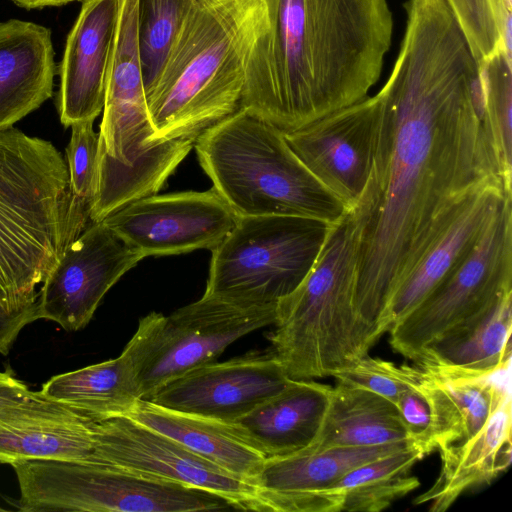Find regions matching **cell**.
Listing matches in <instances>:
<instances>
[{"instance_id": "603a6c76", "label": "cell", "mask_w": 512, "mask_h": 512, "mask_svg": "<svg viewBox=\"0 0 512 512\" xmlns=\"http://www.w3.org/2000/svg\"><path fill=\"white\" fill-rule=\"evenodd\" d=\"M332 386L312 379L290 380L234 423L266 460L285 457L317 440L328 409Z\"/></svg>"}, {"instance_id": "9c48e42d", "label": "cell", "mask_w": 512, "mask_h": 512, "mask_svg": "<svg viewBox=\"0 0 512 512\" xmlns=\"http://www.w3.org/2000/svg\"><path fill=\"white\" fill-rule=\"evenodd\" d=\"M277 304L251 305L205 295L168 316L141 318L125 346L134 363L142 399L204 364L239 338L274 324Z\"/></svg>"}, {"instance_id": "5b68a950", "label": "cell", "mask_w": 512, "mask_h": 512, "mask_svg": "<svg viewBox=\"0 0 512 512\" xmlns=\"http://www.w3.org/2000/svg\"><path fill=\"white\" fill-rule=\"evenodd\" d=\"M69 178L47 140L0 130V303L37 309L42 283L69 245Z\"/></svg>"}, {"instance_id": "6da1fadb", "label": "cell", "mask_w": 512, "mask_h": 512, "mask_svg": "<svg viewBox=\"0 0 512 512\" xmlns=\"http://www.w3.org/2000/svg\"><path fill=\"white\" fill-rule=\"evenodd\" d=\"M404 11L397 58L375 95L370 178L354 206L363 221L356 306L373 330L452 206L486 181H503L478 66L448 3L407 0Z\"/></svg>"}, {"instance_id": "4dcf8cb0", "label": "cell", "mask_w": 512, "mask_h": 512, "mask_svg": "<svg viewBox=\"0 0 512 512\" xmlns=\"http://www.w3.org/2000/svg\"><path fill=\"white\" fill-rule=\"evenodd\" d=\"M477 66L484 127L501 177L512 189V56L501 51Z\"/></svg>"}, {"instance_id": "d6a6232c", "label": "cell", "mask_w": 512, "mask_h": 512, "mask_svg": "<svg viewBox=\"0 0 512 512\" xmlns=\"http://www.w3.org/2000/svg\"><path fill=\"white\" fill-rule=\"evenodd\" d=\"M477 65L504 51L512 56V16L505 0H446Z\"/></svg>"}, {"instance_id": "e0dca14e", "label": "cell", "mask_w": 512, "mask_h": 512, "mask_svg": "<svg viewBox=\"0 0 512 512\" xmlns=\"http://www.w3.org/2000/svg\"><path fill=\"white\" fill-rule=\"evenodd\" d=\"M410 444L403 441L361 448H306L268 459L255 483L261 511L340 512V500L329 493L333 484L354 467Z\"/></svg>"}, {"instance_id": "83f0119b", "label": "cell", "mask_w": 512, "mask_h": 512, "mask_svg": "<svg viewBox=\"0 0 512 512\" xmlns=\"http://www.w3.org/2000/svg\"><path fill=\"white\" fill-rule=\"evenodd\" d=\"M39 392L94 421L128 415L142 399L126 347L116 358L53 376Z\"/></svg>"}, {"instance_id": "60d3db41", "label": "cell", "mask_w": 512, "mask_h": 512, "mask_svg": "<svg viewBox=\"0 0 512 512\" xmlns=\"http://www.w3.org/2000/svg\"><path fill=\"white\" fill-rule=\"evenodd\" d=\"M74 1H77V2H83V1H85V0H72V2H74Z\"/></svg>"}, {"instance_id": "74e56055", "label": "cell", "mask_w": 512, "mask_h": 512, "mask_svg": "<svg viewBox=\"0 0 512 512\" xmlns=\"http://www.w3.org/2000/svg\"><path fill=\"white\" fill-rule=\"evenodd\" d=\"M31 390L8 370L0 372V409L23 400Z\"/></svg>"}, {"instance_id": "44dd1931", "label": "cell", "mask_w": 512, "mask_h": 512, "mask_svg": "<svg viewBox=\"0 0 512 512\" xmlns=\"http://www.w3.org/2000/svg\"><path fill=\"white\" fill-rule=\"evenodd\" d=\"M93 421L39 391H31L23 400L0 409V462H89L94 449Z\"/></svg>"}, {"instance_id": "f1b7e54d", "label": "cell", "mask_w": 512, "mask_h": 512, "mask_svg": "<svg viewBox=\"0 0 512 512\" xmlns=\"http://www.w3.org/2000/svg\"><path fill=\"white\" fill-rule=\"evenodd\" d=\"M511 331L512 291L435 341L415 363L491 371L511 361Z\"/></svg>"}, {"instance_id": "d590c367", "label": "cell", "mask_w": 512, "mask_h": 512, "mask_svg": "<svg viewBox=\"0 0 512 512\" xmlns=\"http://www.w3.org/2000/svg\"><path fill=\"white\" fill-rule=\"evenodd\" d=\"M395 405L407 430L409 440L427 455L432 451L429 445L430 409L419 385L401 393Z\"/></svg>"}, {"instance_id": "e575fe53", "label": "cell", "mask_w": 512, "mask_h": 512, "mask_svg": "<svg viewBox=\"0 0 512 512\" xmlns=\"http://www.w3.org/2000/svg\"><path fill=\"white\" fill-rule=\"evenodd\" d=\"M332 377L337 382L367 389L395 403L402 392L419 385L421 368L418 365H396L366 354Z\"/></svg>"}, {"instance_id": "f35d334b", "label": "cell", "mask_w": 512, "mask_h": 512, "mask_svg": "<svg viewBox=\"0 0 512 512\" xmlns=\"http://www.w3.org/2000/svg\"><path fill=\"white\" fill-rule=\"evenodd\" d=\"M16 4L26 9L42 8L46 6H61L72 0H12Z\"/></svg>"}, {"instance_id": "277c9868", "label": "cell", "mask_w": 512, "mask_h": 512, "mask_svg": "<svg viewBox=\"0 0 512 512\" xmlns=\"http://www.w3.org/2000/svg\"><path fill=\"white\" fill-rule=\"evenodd\" d=\"M362 226L355 207L331 223L303 281L277 303L268 338L289 379L332 377L376 342L356 306Z\"/></svg>"}, {"instance_id": "484cf974", "label": "cell", "mask_w": 512, "mask_h": 512, "mask_svg": "<svg viewBox=\"0 0 512 512\" xmlns=\"http://www.w3.org/2000/svg\"><path fill=\"white\" fill-rule=\"evenodd\" d=\"M197 137L154 141L128 164L111 157L100 143L90 222H100L132 202L156 195L194 147Z\"/></svg>"}, {"instance_id": "d4e9b609", "label": "cell", "mask_w": 512, "mask_h": 512, "mask_svg": "<svg viewBox=\"0 0 512 512\" xmlns=\"http://www.w3.org/2000/svg\"><path fill=\"white\" fill-rule=\"evenodd\" d=\"M127 416L253 485L266 461L234 422L167 409L146 399Z\"/></svg>"}, {"instance_id": "7402d4cb", "label": "cell", "mask_w": 512, "mask_h": 512, "mask_svg": "<svg viewBox=\"0 0 512 512\" xmlns=\"http://www.w3.org/2000/svg\"><path fill=\"white\" fill-rule=\"evenodd\" d=\"M55 72L48 28L16 19L0 23V130L51 97Z\"/></svg>"}, {"instance_id": "836d02e7", "label": "cell", "mask_w": 512, "mask_h": 512, "mask_svg": "<svg viewBox=\"0 0 512 512\" xmlns=\"http://www.w3.org/2000/svg\"><path fill=\"white\" fill-rule=\"evenodd\" d=\"M188 0H137V34L145 93L157 80Z\"/></svg>"}, {"instance_id": "7c38bea8", "label": "cell", "mask_w": 512, "mask_h": 512, "mask_svg": "<svg viewBox=\"0 0 512 512\" xmlns=\"http://www.w3.org/2000/svg\"><path fill=\"white\" fill-rule=\"evenodd\" d=\"M213 187L153 195L132 202L102 221L126 244L147 256L216 248L237 222Z\"/></svg>"}, {"instance_id": "ab89813d", "label": "cell", "mask_w": 512, "mask_h": 512, "mask_svg": "<svg viewBox=\"0 0 512 512\" xmlns=\"http://www.w3.org/2000/svg\"><path fill=\"white\" fill-rule=\"evenodd\" d=\"M510 6H512V0H505Z\"/></svg>"}, {"instance_id": "7a4b0ae2", "label": "cell", "mask_w": 512, "mask_h": 512, "mask_svg": "<svg viewBox=\"0 0 512 512\" xmlns=\"http://www.w3.org/2000/svg\"><path fill=\"white\" fill-rule=\"evenodd\" d=\"M240 107L282 132L368 96L394 31L388 0H267Z\"/></svg>"}, {"instance_id": "9a60e30c", "label": "cell", "mask_w": 512, "mask_h": 512, "mask_svg": "<svg viewBox=\"0 0 512 512\" xmlns=\"http://www.w3.org/2000/svg\"><path fill=\"white\" fill-rule=\"evenodd\" d=\"M290 380L272 352L249 353L192 369L146 400L167 409L234 422Z\"/></svg>"}, {"instance_id": "8fae6325", "label": "cell", "mask_w": 512, "mask_h": 512, "mask_svg": "<svg viewBox=\"0 0 512 512\" xmlns=\"http://www.w3.org/2000/svg\"><path fill=\"white\" fill-rule=\"evenodd\" d=\"M89 462L208 492L230 506L261 511L255 485L125 415L93 421Z\"/></svg>"}, {"instance_id": "8d00e7d4", "label": "cell", "mask_w": 512, "mask_h": 512, "mask_svg": "<svg viewBox=\"0 0 512 512\" xmlns=\"http://www.w3.org/2000/svg\"><path fill=\"white\" fill-rule=\"evenodd\" d=\"M35 320L36 310L15 312L0 303V354L7 355L19 332Z\"/></svg>"}, {"instance_id": "ba28073f", "label": "cell", "mask_w": 512, "mask_h": 512, "mask_svg": "<svg viewBox=\"0 0 512 512\" xmlns=\"http://www.w3.org/2000/svg\"><path fill=\"white\" fill-rule=\"evenodd\" d=\"M23 512H187L230 505L208 492L87 461L29 459L11 464Z\"/></svg>"}, {"instance_id": "5bb4252c", "label": "cell", "mask_w": 512, "mask_h": 512, "mask_svg": "<svg viewBox=\"0 0 512 512\" xmlns=\"http://www.w3.org/2000/svg\"><path fill=\"white\" fill-rule=\"evenodd\" d=\"M377 98L366 97L284 137L304 166L352 209L368 184L375 147Z\"/></svg>"}, {"instance_id": "1f68e13d", "label": "cell", "mask_w": 512, "mask_h": 512, "mask_svg": "<svg viewBox=\"0 0 512 512\" xmlns=\"http://www.w3.org/2000/svg\"><path fill=\"white\" fill-rule=\"evenodd\" d=\"M93 122L83 121L70 126L72 133L66 148L70 193L69 244L88 226L97 190L100 136L94 131Z\"/></svg>"}, {"instance_id": "d6986e66", "label": "cell", "mask_w": 512, "mask_h": 512, "mask_svg": "<svg viewBox=\"0 0 512 512\" xmlns=\"http://www.w3.org/2000/svg\"><path fill=\"white\" fill-rule=\"evenodd\" d=\"M137 34V0H120L110 58L100 143L114 159L130 163L152 142Z\"/></svg>"}, {"instance_id": "f546056e", "label": "cell", "mask_w": 512, "mask_h": 512, "mask_svg": "<svg viewBox=\"0 0 512 512\" xmlns=\"http://www.w3.org/2000/svg\"><path fill=\"white\" fill-rule=\"evenodd\" d=\"M426 455L410 444L349 470L329 493L340 500L341 511H382L420 485L412 469Z\"/></svg>"}, {"instance_id": "52a82bcc", "label": "cell", "mask_w": 512, "mask_h": 512, "mask_svg": "<svg viewBox=\"0 0 512 512\" xmlns=\"http://www.w3.org/2000/svg\"><path fill=\"white\" fill-rule=\"evenodd\" d=\"M329 225L299 215L238 217L212 250L204 294L243 304H277L311 269Z\"/></svg>"}, {"instance_id": "30bf717a", "label": "cell", "mask_w": 512, "mask_h": 512, "mask_svg": "<svg viewBox=\"0 0 512 512\" xmlns=\"http://www.w3.org/2000/svg\"><path fill=\"white\" fill-rule=\"evenodd\" d=\"M512 291V196L507 197L472 249L387 333L391 347L416 362L449 331Z\"/></svg>"}, {"instance_id": "2e32d148", "label": "cell", "mask_w": 512, "mask_h": 512, "mask_svg": "<svg viewBox=\"0 0 512 512\" xmlns=\"http://www.w3.org/2000/svg\"><path fill=\"white\" fill-rule=\"evenodd\" d=\"M509 196L512 189L502 180L493 179L472 188L452 206L393 292L378 323V337L413 310L450 273Z\"/></svg>"}, {"instance_id": "ac0fdd59", "label": "cell", "mask_w": 512, "mask_h": 512, "mask_svg": "<svg viewBox=\"0 0 512 512\" xmlns=\"http://www.w3.org/2000/svg\"><path fill=\"white\" fill-rule=\"evenodd\" d=\"M120 0H85L60 63L58 111L65 127L94 121L103 111Z\"/></svg>"}, {"instance_id": "4316f807", "label": "cell", "mask_w": 512, "mask_h": 512, "mask_svg": "<svg viewBox=\"0 0 512 512\" xmlns=\"http://www.w3.org/2000/svg\"><path fill=\"white\" fill-rule=\"evenodd\" d=\"M410 441L392 401L367 389L337 382L322 429L309 448H361Z\"/></svg>"}, {"instance_id": "4fadbf2b", "label": "cell", "mask_w": 512, "mask_h": 512, "mask_svg": "<svg viewBox=\"0 0 512 512\" xmlns=\"http://www.w3.org/2000/svg\"><path fill=\"white\" fill-rule=\"evenodd\" d=\"M143 258L103 221L91 222L42 282L36 318L67 331L84 328L108 290Z\"/></svg>"}, {"instance_id": "3957f363", "label": "cell", "mask_w": 512, "mask_h": 512, "mask_svg": "<svg viewBox=\"0 0 512 512\" xmlns=\"http://www.w3.org/2000/svg\"><path fill=\"white\" fill-rule=\"evenodd\" d=\"M269 28L267 0H188L146 93L150 142L198 136L237 111L252 53Z\"/></svg>"}, {"instance_id": "cb8c5ba5", "label": "cell", "mask_w": 512, "mask_h": 512, "mask_svg": "<svg viewBox=\"0 0 512 512\" xmlns=\"http://www.w3.org/2000/svg\"><path fill=\"white\" fill-rule=\"evenodd\" d=\"M512 399L506 401L472 437L441 450V469L434 484L414 504L446 511L464 492L488 484L512 461Z\"/></svg>"}, {"instance_id": "ffe728a7", "label": "cell", "mask_w": 512, "mask_h": 512, "mask_svg": "<svg viewBox=\"0 0 512 512\" xmlns=\"http://www.w3.org/2000/svg\"><path fill=\"white\" fill-rule=\"evenodd\" d=\"M430 409L431 451L467 440L511 397V361L484 372L419 365Z\"/></svg>"}, {"instance_id": "8992f818", "label": "cell", "mask_w": 512, "mask_h": 512, "mask_svg": "<svg viewBox=\"0 0 512 512\" xmlns=\"http://www.w3.org/2000/svg\"><path fill=\"white\" fill-rule=\"evenodd\" d=\"M194 148L238 217L299 215L331 224L348 211L299 160L284 132L244 108L205 129Z\"/></svg>"}]
</instances>
